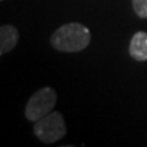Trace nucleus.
<instances>
[{
    "mask_svg": "<svg viewBox=\"0 0 147 147\" xmlns=\"http://www.w3.org/2000/svg\"><path fill=\"white\" fill-rule=\"evenodd\" d=\"M91 42V32L85 25L71 22L65 24L50 37V44L59 52L76 53L81 52Z\"/></svg>",
    "mask_w": 147,
    "mask_h": 147,
    "instance_id": "f257e3e1",
    "label": "nucleus"
},
{
    "mask_svg": "<svg viewBox=\"0 0 147 147\" xmlns=\"http://www.w3.org/2000/svg\"><path fill=\"white\" fill-rule=\"evenodd\" d=\"M33 132L38 140L44 144H54L61 140L66 134V126L61 113L50 112L37 120L33 125Z\"/></svg>",
    "mask_w": 147,
    "mask_h": 147,
    "instance_id": "f03ea898",
    "label": "nucleus"
},
{
    "mask_svg": "<svg viewBox=\"0 0 147 147\" xmlns=\"http://www.w3.org/2000/svg\"><path fill=\"white\" fill-rule=\"evenodd\" d=\"M57 104V92L52 87H43L31 96L25 109V115L30 121L36 123L47 115Z\"/></svg>",
    "mask_w": 147,
    "mask_h": 147,
    "instance_id": "7ed1b4c3",
    "label": "nucleus"
},
{
    "mask_svg": "<svg viewBox=\"0 0 147 147\" xmlns=\"http://www.w3.org/2000/svg\"><path fill=\"white\" fill-rule=\"evenodd\" d=\"M129 53L132 59L137 61L147 60V33L144 31L136 32L132 36L129 45Z\"/></svg>",
    "mask_w": 147,
    "mask_h": 147,
    "instance_id": "20e7f679",
    "label": "nucleus"
},
{
    "mask_svg": "<svg viewBox=\"0 0 147 147\" xmlns=\"http://www.w3.org/2000/svg\"><path fill=\"white\" fill-rule=\"evenodd\" d=\"M18 30L12 25L0 26V55L9 53L18 42Z\"/></svg>",
    "mask_w": 147,
    "mask_h": 147,
    "instance_id": "39448f33",
    "label": "nucleus"
},
{
    "mask_svg": "<svg viewBox=\"0 0 147 147\" xmlns=\"http://www.w3.org/2000/svg\"><path fill=\"white\" fill-rule=\"evenodd\" d=\"M132 7L140 18H147V0H132Z\"/></svg>",
    "mask_w": 147,
    "mask_h": 147,
    "instance_id": "423d86ee",
    "label": "nucleus"
}]
</instances>
